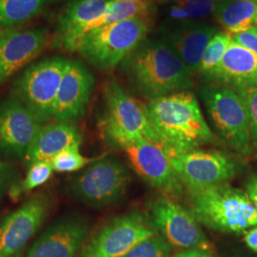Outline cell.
Masks as SVG:
<instances>
[{"label": "cell", "mask_w": 257, "mask_h": 257, "mask_svg": "<svg viewBox=\"0 0 257 257\" xmlns=\"http://www.w3.org/2000/svg\"><path fill=\"white\" fill-rule=\"evenodd\" d=\"M120 68L135 91L149 102L193 87V73L160 38L144 39Z\"/></svg>", "instance_id": "cell-1"}, {"label": "cell", "mask_w": 257, "mask_h": 257, "mask_svg": "<svg viewBox=\"0 0 257 257\" xmlns=\"http://www.w3.org/2000/svg\"><path fill=\"white\" fill-rule=\"evenodd\" d=\"M151 122L170 156L214 143L194 92H175L147 104Z\"/></svg>", "instance_id": "cell-2"}, {"label": "cell", "mask_w": 257, "mask_h": 257, "mask_svg": "<svg viewBox=\"0 0 257 257\" xmlns=\"http://www.w3.org/2000/svg\"><path fill=\"white\" fill-rule=\"evenodd\" d=\"M189 211L212 230L241 233L257 226V210L247 192L221 184L189 192Z\"/></svg>", "instance_id": "cell-3"}, {"label": "cell", "mask_w": 257, "mask_h": 257, "mask_svg": "<svg viewBox=\"0 0 257 257\" xmlns=\"http://www.w3.org/2000/svg\"><path fill=\"white\" fill-rule=\"evenodd\" d=\"M104 100L102 131L111 146L123 150L133 142L145 140L163 148L150 119L147 104L131 96L112 79L105 86Z\"/></svg>", "instance_id": "cell-4"}, {"label": "cell", "mask_w": 257, "mask_h": 257, "mask_svg": "<svg viewBox=\"0 0 257 257\" xmlns=\"http://www.w3.org/2000/svg\"><path fill=\"white\" fill-rule=\"evenodd\" d=\"M149 31L148 17L123 20L89 32L76 51L96 69L109 71L121 64L147 38Z\"/></svg>", "instance_id": "cell-5"}, {"label": "cell", "mask_w": 257, "mask_h": 257, "mask_svg": "<svg viewBox=\"0 0 257 257\" xmlns=\"http://www.w3.org/2000/svg\"><path fill=\"white\" fill-rule=\"evenodd\" d=\"M197 92L217 135L242 156L252 153L248 111L242 97L232 88L205 82Z\"/></svg>", "instance_id": "cell-6"}, {"label": "cell", "mask_w": 257, "mask_h": 257, "mask_svg": "<svg viewBox=\"0 0 257 257\" xmlns=\"http://www.w3.org/2000/svg\"><path fill=\"white\" fill-rule=\"evenodd\" d=\"M68 59L55 56L31 65L14 84L12 97L40 123L54 119L55 100Z\"/></svg>", "instance_id": "cell-7"}, {"label": "cell", "mask_w": 257, "mask_h": 257, "mask_svg": "<svg viewBox=\"0 0 257 257\" xmlns=\"http://www.w3.org/2000/svg\"><path fill=\"white\" fill-rule=\"evenodd\" d=\"M131 181L125 166L115 158L106 157L88 166L71 182L70 189L76 200L101 208L120 201Z\"/></svg>", "instance_id": "cell-8"}, {"label": "cell", "mask_w": 257, "mask_h": 257, "mask_svg": "<svg viewBox=\"0 0 257 257\" xmlns=\"http://www.w3.org/2000/svg\"><path fill=\"white\" fill-rule=\"evenodd\" d=\"M150 221L132 211L108 221L85 241L77 257H121L144 240L157 235Z\"/></svg>", "instance_id": "cell-9"}, {"label": "cell", "mask_w": 257, "mask_h": 257, "mask_svg": "<svg viewBox=\"0 0 257 257\" xmlns=\"http://www.w3.org/2000/svg\"><path fill=\"white\" fill-rule=\"evenodd\" d=\"M175 173L189 192L225 184L237 171L235 161L224 153L195 149L171 156Z\"/></svg>", "instance_id": "cell-10"}, {"label": "cell", "mask_w": 257, "mask_h": 257, "mask_svg": "<svg viewBox=\"0 0 257 257\" xmlns=\"http://www.w3.org/2000/svg\"><path fill=\"white\" fill-rule=\"evenodd\" d=\"M148 219L171 247L184 249L211 247L191 211L170 198L159 197L150 203Z\"/></svg>", "instance_id": "cell-11"}, {"label": "cell", "mask_w": 257, "mask_h": 257, "mask_svg": "<svg viewBox=\"0 0 257 257\" xmlns=\"http://www.w3.org/2000/svg\"><path fill=\"white\" fill-rule=\"evenodd\" d=\"M50 193H35L0 223V257H21L52 208Z\"/></svg>", "instance_id": "cell-12"}, {"label": "cell", "mask_w": 257, "mask_h": 257, "mask_svg": "<svg viewBox=\"0 0 257 257\" xmlns=\"http://www.w3.org/2000/svg\"><path fill=\"white\" fill-rule=\"evenodd\" d=\"M134 170L145 182L166 195L178 197L183 184L171 163V156L161 146L138 140L123 149Z\"/></svg>", "instance_id": "cell-13"}, {"label": "cell", "mask_w": 257, "mask_h": 257, "mask_svg": "<svg viewBox=\"0 0 257 257\" xmlns=\"http://www.w3.org/2000/svg\"><path fill=\"white\" fill-rule=\"evenodd\" d=\"M159 31L160 39L194 74L199 71L206 47L219 29L206 20H164Z\"/></svg>", "instance_id": "cell-14"}, {"label": "cell", "mask_w": 257, "mask_h": 257, "mask_svg": "<svg viewBox=\"0 0 257 257\" xmlns=\"http://www.w3.org/2000/svg\"><path fill=\"white\" fill-rule=\"evenodd\" d=\"M42 126L13 97L0 102V153L10 158L24 159Z\"/></svg>", "instance_id": "cell-15"}, {"label": "cell", "mask_w": 257, "mask_h": 257, "mask_svg": "<svg viewBox=\"0 0 257 257\" xmlns=\"http://www.w3.org/2000/svg\"><path fill=\"white\" fill-rule=\"evenodd\" d=\"M94 87V76L82 62L68 59L55 100V122L73 123L85 115Z\"/></svg>", "instance_id": "cell-16"}, {"label": "cell", "mask_w": 257, "mask_h": 257, "mask_svg": "<svg viewBox=\"0 0 257 257\" xmlns=\"http://www.w3.org/2000/svg\"><path fill=\"white\" fill-rule=\"evenodd\" d=\"M88 222L66 217L47 228L25 257H77L89 236Z\"/></svg>", "instance_id": "cell-17"}, {"label": "cell", "mask_w": 257, "mask_h": 257, "mask_svg": "<svg viewBox=\"0 0 257 257\" xmlns=\"http://www.w3.org/2000/svg\"><path fill=\"white\" fill-rule=\"evenodd\" d=\"M49 42L46 28L0 36V84L39 55Z\"/></svg>", "instance_id": "cell-18"}, {"label": "cell", "mask_w": 257, "mask_h": 257, "mask_svg": "<svg viewBox=\"0 0 257 257\" xmlns=\"http://www.w3.org/2000/svg\"><path fill=\"white\" fill-rule=\"evenodd\" d=\"M203 78L205 82L219 83L232 89L255 86L257 54L232 41L220 63Z\"/></svg>", "instance_id": "cell-19"}, {"label": "cell", "mask_w": 257, "mask_h": 257, "mask_svg": "<svg viewBox=\"0 0 257 257\" xmlns=\"http://www.w3.org/2000/svg\"><path fill=\"white\" fill-rule=\"evenodd\" d=\"M110 0H72L60 14L55 34V46L76 51L78 37L84 28L99 18Z\"/></svg>", "instance_id": "cell-20"}, {"label": "cell", "mask_w": 257, "mask_h": 257, "mask_svg": "<svg viewBox=\"0 0 257 257\" xmlns=\"http://www.w3.org/2000/svg\"><path fill=\"white\" fill-rule=\"evenodd\" d=\"M81 142L82 134L73 123L55 122L43 125L24 161L31 166L38 161L52 160L65 150L80 148Z\"/></svg>", "instance_id": "cell-21"}, {"label": "cell", "mask_w": 257, "mask_h": 257, "mask_svg": "<svg viewBox=\"0 0 257 257\" xmlns=\"http://www.w3.org/2000/svg\"><path fill=\"white\" fill-rule=\"evenodd\" d=\"M213 17L231 35L257 26V0H222Z\"/></svg>", "instance_id": "cell-22"}, {"label": "cell", "mask_w": 257, "mask_h": 257, "mask_svg": "<svg viewBox=\"0 0 257 257\" xmlns=\"http://www.w3.org/2000/svg\"><path fill=\"white\" fill-rule=\"evenodd\" d=\"M152 9L153 3L147 0H110L108 8L101 16L89 23L81 31L77 46L83 37L89 32L123 20L148 17Z\"/></svg>", "instance_id": "cell-23"}, {"label": "cell", "mask_w": 257, "mask_h": 257, "mask_svg": "<svg viewBox=\"0 0 257 257\" xmlns=\"http://www.w3.org/2000/svg\"><path fill=\"white\" fill-rule=\"evenodd\" d=\"M55 0H0V31L24 23Z\"/></svg>", "instance_id": "cell-24"}, {"label": "cell", "mask_w": 257, "mask_h": 257, "mask_svg": "<svg viewBox=\"0 0 257 257\" xmlns=\"http://www.w3.org/2000/svg\"><path fill=\"white\" fill-rule=\"evenodd\" d=\"M218 3L211 0H177L166 8L165 20H205L214 15Z\"/></svg>", "instance_id": "cell-25"}, {"label": "cell", "mask_w": 257, "mask_h": 257, "mask_svg": "<svg viewBox=\"0 0 257 257\" xmlns=\"http://www.w3.org/2000/svg\"><path fill=\"white\" fill-rule=\"evenodd\" d=\"M231 42L232 37L229 32L219 31L216 33L204 51L198 73L204 76L212 71L220 63Z\"/></svg>", "instance_id": "cell-26"}, {"label": "cell", "mask_w": 257, "mask_h": 257, "mask_svg": "<svg viewBox=\"0 0 257 257\" xmlns=\"http://www.w3.org/2000/svg\"><path fill=\"white\" fill-rule=\"evenodd\" d=\"M93 158L82 156L79 148L68 149L52 158L51 162L55 172L72 173L93 162Z\"/></svg>", "instance_id": "cell-27"}, {"label": "cell", "mask_w": 257, "mask_h": 257, "mask_svg": "<svg viewBox=\"0 0 257 257\" xmlns=\"http://www.w3.org/2000/svg\"><path fill=\"white\" fill-rule=\"evenodd\" d=\"M172 247L161 235L144 240L121 257H169Z\"/></svg>", "instance_id": "cell-28"}, {"label": "cell", "mask_w": 257, "mask_h": 257, "mask_svg": "<svg viewBox=\"0 0 257 257\" xmlns=\"http://www.w3.org/2000/svg\"><path fill=\"white\" fill-rule=\"evenodd\" d=\"M242 97L248 111L250 145L257 153V85L233 89Z\"/></svg>", "instance_id": "cell-29"}, {"label": "cell", "mask_w": 257, "mask_h": 257, "mask_svg": "<svg viewBox=\"0 0 257 257\" xmlns=\"http://www.w3.org/2000/svg\"><path fill=\"white\" fill-rule=\"evenodd\" d=\"M54 167L51 160L38 161L30 166L27 175L22 183L24 191H32L46 183L54 172Z\"/></svg>", "instance_id": "cell-30"}, {"label": "cell", "mask_w": 257, "mask_h": 257, "mask_svg": "<svg viewBox=\"0 0 257 257\" xmlns=\"http://www.w3.org/2000/svg\"><path fill=\"white\" fill-rule=\"evenodd\" d=\"M232 41L257 54V26L231 35Z\"/></svg>", "instance_id": "cell-31"}, {"label": "cell", "mask_w": 257, "mask_h": 257, "mask_svg": "<svg viewBox=\"0 0 257 257\" xmlns=\"http://www.w3.org/2000/svg\"><path fill=\"white\" fill-rule=\"evenodd\" d=\"M173 257H217L212 247L184 249L175 253Z\"/></svg>", "instance_id": "cell-32"}, {"label": "cell", "mask_w": 257, "mask_h": 257, "mask_svg": "<svg viewBox=\"0 0 257 257\" xmlns=\"http://www.w3.org/2000/svg\"><path fill=\"white\" fill-rule=\"evenodd\" d=\"M246 192L257 210V174L252 175L246 184Z\"/></svg>", "instance_id": "cell-33"}, {"label": "cell", "mask_w": 257, "mask_h": 257, "mask_svg": "<svg viewBox=\"0 0 257 257\" xmlns=\"http://www.w3.org/2000/svg\"><path fill=\"white\" fill-rule=\"evenodd\" d=\"M244 241L248 248L257 252V226L250 228L244 232Z\"/></svg>", "instance_id": "cell-34"}, {"label": "cell", "mask_w": 257, "mask_h": 257, "mask_svg": "<svg viewBox=\"0 0 257 257\" xmlns=\"http://www.w3.org/2000/svg\"><path fill=\"white\" fill-rule=\"evenodd\" d=\"M8 178V168L0 159V192Z\"/></svg>", "instance_id": "cell-35"}, {"label": "cell", "mask_w": 257, "mask_h": 257, "mask_svg": "<svg viewBox=\"0 0 257 257\" xmlns=\"http://www.w3.org/2000/svg\"><path fill=\"white\" fill-rule=\"evenodd\" d=\"M147 1H150V2H156V3H159V4H169V3H174L175 1H177V0H147Z\"/></svg>", "instance_id": "cell-36"}, {"label": "cell", "mask_w": 257, "mask_h": 257, "mask_svg": "<svg viewBox=\"0 0 257 257\" xmlns=\"http://www.w3.org/2000/svg\"><path fill=\"white\" fill-rule=\"evenodd\" d=\"M228 257H246V256H243V255H230V256Z\"/></svg>", "instance_id": "cell-37"}, {"label": "cell", "mask_w": 257, "mask_h": 257, "mask_svg": "<svg viewBox=\"0 0 257 257\" xmlns=\"http://www.w3.org/2000/svg\"><path fill=\"white\" fill-rule=\"evenodd\" d=\"M3 34H4V31H0V36L3 35Z\"/></svg>", "instance_id": "cell-38"}, {"label": "cell", "mask_w": 257, "mask_h": 257, "mask_svg": "<svg viewBox=\"0 0 257 257\" xmlns=\"http://www.w3.org/2000/svg\"><path fill=\"white\" fill-rule=\"evenodd\" d=\"M211 1H216V2H220L222 0H211Z\"/></svg>", "instance_id": "cell-39"}]
</instances>
